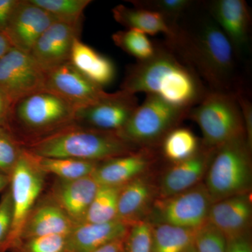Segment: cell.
<instances>
[{
  "label": "cell",
  "instance_id": "cb8c5ba5",
  "mask_svg": "<svg viewBox=\"0 0 252 252\" xmlns=\"http://www.w3.org/2000/svg\"><path fill=\"white\" fill-rule=\"evenodd\" d=\"M112 14L115 21L127 29L136 30L147 35L163 34L166 38L172 34L166 20L150 10L119 4L112 9Z\"/></svg>",
  "mask_w": 252,
  "mask_h": 252
},
{
  "label": "cell",
  "instance_id": "2e32d148",
  "mask_svg": "<svg viewBox=\"0 0 252 252\" xmlns=\"http://www.w3.org/2000/svg\"><path fill=\"white\" fill-rule=\"evenodd\" d=\"M252 212L250 195L248 193L239 194L212 203L207 221L230 242L246 237Z\"/></svg>",
  "mask_w": 252,
  "mask_h": 252
},
{
  "label": "cell",
  "instance_id": "4fadbf2b",
  "mask_svg": "<svg viewBox=\"0 0 252 252\" xmlns=\"http://www.w3.org/2000/svg\"><path fill=\"white\" fill-rule=\"evenodd\" d=\"M56 21L31 0H18L4 32L13 48L29 54L39 36Z\"/></svg>",
  "mask_w": 252,
  "mask_h": 252
},
{
  "label": "cell",
  "instance_id": "f35d334b",
  "mask_svg": "<svg viewBox=\"0 0 252 252\" xmlns=\"http://www.w3.org/2000/svg\"><path fill=\"white\" fill-rule=\"evenodd\" d=\"M227 252H252V245L246 237L228 242Z\"/></svg>",
  "mask_w": 252,
  "mask_h": 252
},
{
  "label": "cell",
  "instance_id": "7a4b0ae2",
  "mask_svg": "<svg viewBox=\"0 0 252 252\" xmlns=\"http://www.w3.org/2000/svg\"><path fill=\"white\" fill-rule=\"evenodd\" d=\"M121 90L153 94L167 103L189 109L206 94L203 81L165 44H156L150 59L127 68Z\"/></svg>",
  "mask_w": 252,
  "mask_h": 252
},
{
  "label": "cell",
  "instance_id": "f1b7e54d",
  "mask_svg": "<svg viewBox=\"0 0 252 252\" xmlns=\"http://www.w3.org/2000/svg\"><path fill=\"white\" fill-rule=\"evenodd\" d=\"M58 21L73 26H82L84 12L91 0H31Z\"/></svg>",
  "mask_w": 252,
  "mask_h": 252
},
{
  "label": "cell",
  "instance_id": "ac0fdd59",
  "mask_svg": "<svg viewBox=\"0 0 252 252\" xmlns=\"http://www.w3.org/2000/svg\"><path fill=\"white\" fill-rule=\"evenodd\" d=\"M216 149L207 148L202 144L193 157L173 163L160 181V198L172 196L198 185L207 171Z\"/></svg>",
  "mask_w": 252,
  "mask_h": 252
},
{
  "label": "cell",
  "instance_id": "ee69618b",
  "mask_svg": "<svg viewBox=\"0 0 252 252\" xmlns=\"http://www.w3.org/2000/svg\"><path fill=\"white\" fill-rule=\"evenodd\" d=\"M183 252H198L197 251L196 249H195V247H194L193 245H192L191 246L189 247V248H187V250H185Z\"/></svg>",
  "mask_w": 252,
  "mask_h": 252
},
{
  "label": "cell",
  "instance_id": "8fae6325",
  "mask_svg": "<svg viewBox=\"0 0 252 252\" xmlns=\"http://www.w3.org/2000/svg\"><path fill=\"white\" fill-rule=\"evenodd\" d=\"M46 72L29 54L11 48L0 59V90L11 101L44 89Z\"/></svg>",
  "mask_w": 252,
  "mask_h": 252
},
{
  "label": "cell",
  "instance_id": "4316f807",
  "mask_svg": "<svg viewBox=\"0 0 252 252\" xmlns=\"http://www.w3.org/2000/svg\"><path fill=\"white\" fill-rule=\"evenodd\" d=\"M197 229L174 225H153L152 252H183L193 245Z\"/></svg>",
  "mask_w": 252,
  "mask_h": 252
},
{
  "label": "cell",
  "instance_id": "8992f818",
  "mask_svg": "<svg viewBox=\"0 0 252 252\" xmlns=\"http://www.w3.org/2000/svg\"><path fill=\"white\" fill-rule=\"evenodd\" d=\"M250 151L246 137L216 149L207 169L205 185L213 203L248 193L252 177Z\"/></svg>",
  "mask_w": 252,
  "mask_h": 252
},
{
  "label": "cell",
  "instance_id": "ba28073f",
  "mask_svg": "<svg viewBox=\"0 0 252 252\" xmlns=\"http://www.w3.org/2000/svg\"><path fill=\"white\" fill-rule=\"evenodd\" d=\"M212 203L205 185H198L182 193L157 200L151 210V219L155 225L198 229L206 223Z\"/></svg>",
  "mask_w": 252,
  "mask_h": 252
},
{
  "label": "cell",
  "instance_id": "7c38bea8",
  "mask_svg": "<svg viewBox=\"0 0 252 252\" xmlns=\"http://www.w3.org/2000/svg\"><path fill=\"white\" fill-rule=\"evenodd\" d=\"M44 89L57 94L76 109L90 105L106 93L84 77L69 61L46 72Z\"/></svg>",
  "mask_w": 252,
  "mask_h": 252
},
{
  "label": "cell",
  "instance_id": "f546056e",
  "mask_svg": "<svg viewBox=\"0 0 252 252\" xmlns=\"http://www.w3.org/2000/svg\"><path fill=\"white\" fill-rule=\"evenodd\" d=\"M112 39L118 47L137 61L150 59L155 54L156 44L142 32L132 29L118 31L113 34Z\"/></svg>",
  "mask_w": 252,
  "mask_h": 252
},
{
  "label": "cell",
  "instance_id": "ffe728a7",
  "mask_svg": "<svg viewBox=\"0 0 252 252\" xmlns=\"http://www.w3.org/2000/svg\"><path fill=\"white\" fill-rule=\"evenodd\" d=\"M74 226L67 214L49 197L35 204L26 219L18 240L49 235H68Z\"/></svg>",
  "mask_w": 252,
  "mask_h": 252
},
{
  "label": "cell",
  "instance_id": "30bf717a",
  "mask_svg": "<svg viewBox=\"0 0 252 252\" xmlns=\"http://www.w3.org/2000/svg\"><path fill=\"white\" fill-rule=\"evenodd\" d=\"M138 105L135 94L123 90L112 94L106 92L94 103L76 109L74 123L94 130L118 133Z\"/></svg>",
  "mask_w": 252,
  "mask_h": 252
},
{
  "label": "cell",
  "instance_id": "d4e9b609",
  "mask_svg": "<svg viewBox=\"0 0 252 252\" xmlns=\"http://www.w3.org/2000/svg\"><path fill=\"white\" fill-rule=\"evenodd\" d=\"M32 155L38 167L44 173L53 174L58 178L64 180H77L92 175L99 162L65 158H47L38 157L33 154Z\"/></svg>",
  "mask_w": 252,
  "mask_h": 252
},
{
  "label": "cell",
  "instance_id": "e0dca14e",
  "mask_svg": "<svg viewBox=\"0 0 252 252\" xmlns=\"http://www.w3.org/2000/svg\"><path fill=\"white\" fill-rule=\"evenodd\" d=\"M98 187L92 175L72 180L58 178L49 197L77 225L84 221Z\"/></svg>",
  "mask_w": 252,
  "mask_h": 252
},
{
  "label": "cell",
  "instance_id": "e575fe53",
  "mask_svg": "<svg viewBox=\"0 0 252 252\" xmlns=\"http://www.w3.org/2000/svg\"><path fill=\"white\" fill-rule=\"evenodd\" d=\"M23 147L9 131L0 127V172L10 177L17 163Z\"/></svg>",
  "mask_w": 252,
  "mask_h": 252
},
{
  "label": "cell",
  "instance_id": "74e56055",
  "mask_svg": "<svg viewBox=\"0 0 252 252\" xmlns=\"http://www.w3.org/2000/svg\"><path fill=\"white\" fill-rule=\"evenodd\" d=\"M18 0H0V31L4 32Z\"/></svg>",
  "mask_w": 252,
  "mask_h": 252
},
{
  "label": "cell",
  "instance_id": "f6af8a7d",
  "mask_svg": "<svg viewBox=\"0 0 252 252\" xmlns=\"http://www.w3.org/2000/svg\"><path fill=\"white\" fill-rule=\"evenodd\" d=\"M0 127H4V126H1V125H0Z\"/></svg>",
  "mask_w": 252,
  "mask_h": 252
},
{
  "label": "cell",
  "instance_id": "b9f144b4",
  "mask_svg": "<svg viewBox=\"0 0 252 252\" xmlns=\"http://www.w3.org/2000/svg\"><path fill=\"white\" fill-rule=\"evenodd\" d=\"M12 48L4 32L0 31V59Z\"/></svg>",
  "mask_w": 252,
  "mask_h": 252
},
{
  "label": "cell",
  "instance_id": "836d02e7",
  "mask_svg": "<svg viewBox=\"0 0 252 252\" xmlns=\"http://www.w3.org/2000/svg\"><path fill=\"white\" fill-rule=\"evenodd\" d=\"M193 245L198 252H227L228 241L216 227L207 221L196 230Z\"/></svg>",
  "mask_w": 252,
  "mask_h": 252
},
{
  "label": "cell",
  "instance_id": "5bb4252c",
  "mask_svg": "<svg viewBox=\"0 0 252 252\" xmlns=\"http://www.w3.org/2000/svg\"><path fill=\"white\" fill-rule=\"evenodd\" d=\"M81 26L56 21L39 36L30 56L45 72L69 62L74 41L80 39Z\"/></svg>",
  "mask_w": 252,
  "mask_h": 252
},
{
  "label": "cell",
  "instance_id": "d6a6232c",
  "mask_svg": "<svg viewBox=\"0 0 252 252\" xmlns=\"http://www.w3.org/2000/svg\"><path fill=\"white\" fill-rule=\"evenodd\" d=\"M153 225L142 220L130 225L124 240V252H152Z\"/></svg>",
  "mask_w": 252,
  "mask_h": 252
},
{
  "label": "cell",
  "instance_id": "52a82bcc",
  "mask_svg": "<svg viewBox=\"0 0 252 252\" xmlns=\"http://www.w3.org/2000/svg\"><path fill=\"white\" fill-rule=\"evenodd\" d=\"M189 109L167 103L153 94H147L128 122L117 135L135 147L162 142L168 132L188 117Z\"/></svg>",
  "mask_w": 252,
  "mask_h": 252
},
{
  "label": "cell",
  "instance_id": "277c9868",
  "mask_svg": "<svg viewBox=\"0 0 252 252\" xmlns=\"http://www.w3.org/2000/svg\"><path fill=\"white\" fill-rule=\"evenodd\" d=\"M76 109L50 91H36L11 105L5 127L22 147L74 124Z\"/></svg>",
  "mask_w": 252,
  "mask_h": 252
},
{
  "label": "cell",
  "instance_id": "9c48e42d",
  "mask_svg": "<svg viewBox=\"0 0 252 252\" xmlns=\"http://www.w3.org/2000/svg\"><path fill=\"white\" fill-rule=\"evenodd\" d=\"M45 175L38 167L32 155L23 148L17 163L10 176L9 189L12 198L14 217L8 242V251L19 238L26 219L42 190Z\"/></svg>",
  "mask_w": 252,
  "mask_h": 252
},
{
  "label": "cell",
  "instance_id": "60d3db41",
  "mask_svg": "<svg viewBox=\"0 0 252 252\" xmlns=\"http://www.w3.org/2000/svg\"><path fill=\"white\" fill-rule=\"evenodd\" d=\"M124 238L118 239L114 241L111 242L94 252H124Z\"/></svg>",
  "mask_w": 252,
  "mask_h": 252
},
{
  "label": "cell",
  "instance_id": "603a6c76",
  "mask_svg": "<svg viewBox=\"0 0 252 252\" xmlns=\"http://www.w3.org/2000/svg\"><path fill=\"white\" fill-rule=\"evenodd\" d=\"M69 62L84 77L102 89L115 79L116 68L112 61L80 39L74 41Z\"/></svg>",
  "mask_w": 252,
  "mask_h": 252
},
{
  "label": "cell",
  "instance_id": "5b68a950",
  "mask_svg": "<svg viewBox=\"0 0 252 252\" xmlns=\"http://www.w3.org/2000/svg\"><path fill=\"white\" fill-rule=\"evenodd\" d=\"M188 117L200 127L202 144L207 148L216 149L231 141L246 137L236 93L207 92L189 110Z\"/></svg>",
  "mask_w": 252,
  "mask_h": 252
},
{
  "label": "cell",
  "instance_id": "9a60e30c",
  "mask_svg": "<svg viewBox=\"0 0 252 252\" xmlns=\"http://www.w3.org/2000/svg\"><path fill=\"white\" fill-rule=\"evenodd\" d=\"M207 10L228 38L236 55L243 56L250 48L251 16L243 0H215L207 4Z\"/></svg>",
  "mask_w": 252,
  "mask_h": 252
},
{
  "label": "cell",
  "instance_id": "7402d4cb",
  "mask_svg": "<svg viewBox=\"0 0 252 252\" xmlns=\"http://www.w3.org/2000/svg\"><path fill=\"white\" fill-rule=\"evenodd\" d=\"M156 189L143 175L123 186L118 200L117 220L129 225L142 220L154 202Z\"/></svg>",
  "mask_w": 252,
  "mask_h": 252
},
{
  "label": "cell",
  "instance_id": "d590c367",
  "mask_svg": "<svg viewBox=\"0 0 252 252\" xmlns=\"http://www.w3.org/2000/svg\"><path fill=\"white\" fill-rule=\"evenodd\" d=\"M14 210L9 187L0 200V252L8 251L7 245L12 228Z\"/></svg>",
  "mask_w": 252,
  "mask_h": 252
},
{
  "label": "cell",
  "instance_id": "6da1fadb",
  "mask_svg": "<svg viewBox=\"0 0 252 252\" xmlns=\"http://www.w3.org/2000/svg\"><path fill=\"white\" fill-rule=\"evenodd\" d=\"M193 4L179 20L165 44L208 84L210 91L234 93L238 83L234 49L207 8L193 13Z\"/></svg>",
  "mask_w": 252,
  "mask_h": 252
},
{
  "label": "cell",
  "instance_id": "7bdbcfd3",
  "mask_svg": "<svg viewBox=\"0 0 252 252\" xmlns=\"http://www.w3.org/2000/svg\"><path fill=\"white\" fill-rule=\"evenodd\" d=\"M10 183V177L0 172V192L4 190Z\"/></svg>",
  "mask_w": 252,
  "mask_h": 252
},
{
  "label": "cell",
  "instance_id": "8d00e7d4",
  "mask_svg": "<svg viewBox=\"0 0 252 252\" xmlns=\"http://www.w3.org/2000/svg\"><path fill=\"white\" fill-rule=\"evenodd\" d=\"M239 104L243 114L244 125H245V135L247 142L250 149H252V103L248 98H247L241 91L236 93Z\"/></svg>",
  "mask_w": 252,
  "mask_h": 252
},
{
  "label": "cell",
  "instance_id": "83f0119b",
  "mask_svg": "<svg viewBox=\"0 0 252 252\" xmlns=\"http://www.w3.org/2000/svg\"><path fill=\"white\" fill-rule=\"evenodd\" d=\"M122 187L99 186L83 223H107L117 220L118 200Z\"/></svg>",
  "mask_w": 252,
  "mask_h": 252
},
{
  "label": "cell",
  "instance_id": "4dcf8cb0",
  "mask_svg": "<svg viewBox=\"0 0 252 252\" xmlns=\"http://www.w3.org/2000/svg\"><path fill=\"white\" fill-rule=\"evenodd\" d=\"M130 2L136 7L150 10L161 15L172 30L193 4V1L190 0H132Z\"/></svg>",
  "mask_w": 252,
  "mask_h": 252
},
{
  "label": "cell",
  "instance_id": "1f68e13d",
  "mask_svg": "<svg viewBox=\"0 0 252 252\" xmlns=\"http://www.w3.org/2000/svg\"><path fill=\"white\" fill-rule=\"evenodd\" d=\"M67 235H49L19 239L11 252H67Z\"/></svg>",
  "mask_w": 252,
  "mask_h": 252
},
{
  "label": "cell",
  "instance_id": "d6986e66",
  "mask_svg": "<svg viewBox=\"0 0 252 252\" xmlns=\"http://www.w3.org/2000/svg\"><path fill=\"white\" fill-rule=\"evenodd\" d=\"M152 162L149 151H136L99 162L91 175L99 186L122 187L143 175Z\"/></svg>",
  "mask_w": 252,
  "mask_h": 252
},
{
  "label": "cell",
  "instance_id": "484cf974",
  "mask_svg": "<svg viewBox=\"0 0 252 252\" xmlns=\"http://www.w3.org/2000/svg\"><path fill=\"white\" fill-rule=\"evenodd\" d=\"M161 142L164 157L173 163L193 157L202 146L198 137L187 127H175L165 135Z\"/></svg>",
  "mask_w": 252,
  "mask_h": 252
},
{
  "label": "cell",
  "instance_id": "ab89813d",
  "mask_svg": "<svg viewBox=\"0 0 252 252\" xmlns=\"http://www.w3.org/2000/svg\"><path fill=\"white\" fill-rule=\"evenodd\" d=\"M12 102L9 97L0 90V125L6 126V120L9 117L10 109H11Z\"/></svg>",
  "mask_w": 252,
  "mask_h": 252
},
{
  "label": "cell",
  "instance_id": "3957f363",
  "mask_svg": "<svg viewBox=\"0 0 252 252\" xmlns=\"http://www.w3.org/2000/svg\"><path fill=\"white\" fill-rule=\"evenodd\" d=\"M38 157L102 162L135 152L137 147L117 133L89 128L75 123L22 147Z\"/></svg>",
  "mask_w": 252,
  "mask_h": 252
},
{
  "label": "cell",
  "instance_id": "44dd1931",
  "mask_svg": "<svg viewBox=\"0 0 252 252\" xmlns=\"http://www.w3.org/2000/svg\"><path fill=\"white\" fill-rule=\"evenodd\" d=\"M131 225L119 220L107 223L75 225L67 235V252H94L111 242L124 238Z\"/></svg>",
  "mask_w": 252,
  "mask_h": 252
}]
</instances>
